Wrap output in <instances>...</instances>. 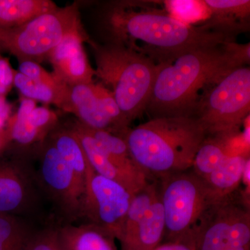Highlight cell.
I'll return each instance as SVG.
<instances>
[{
  "label": "cell",
  "mask_w": 250,
  "mask_h": 250,
  "mask_svg": "<svg viewBox=\"0 0 250 250\" xmlns=\"http://www.w3.org/2000/svg\"><path fill=\"white\" fill-rule=\"evenodd\" d=\"M36 182L30 170L16 163H0V214H29L37 207Z\"/></svg>",
  "instance_id": "11"
},
{
  "label": "cell",
  "mask_w": 250,
  "mask_h": 250,
  "mask_svg": "<svg viewBox=\"0 0 250 250\" xmlns=\"http://www.w3.org/2000/svg\"><path fill=\"white\" fill-rule=\"evenodd\" d=\"M229 156L223 135L207 136L194 158L191 170L202 179L215 170Z\"/></svg>",
  "instance_id": "23"
},
{
  "label": "cell",
  "mask_w": 250,
  "mask_h": 250,
  "mask_svg": "<svg viewBox=\"0 0 250 250\" xmlns=\"http://www.w3.org/2000/svg\"><path fill=\"white\" fill-rule=\"evenodd\" d=\"M165 218L159 193L136 228L121 238V250H154L164 242Z\"/></svg>",
  "instance_id": "18"
},
{
  "label": "cell",
  "mask_w": 250,
  "mask_h": 250,
  "mask_svg": "<svg viewBox=\"0 0 250 250\" xmlns=\"http://www.w3.org/2000/svg\"><path fill=\"white\" fill-rule=\"evenodd\" d=\"M15 71L7 59L0 55V96L5 97L14 85Z\"/></svg>",
  "instance_id": "30"
},
{
  "label": "cell",
  "mask_w": 250,
  "mask_h": 250,
  "mask_svg": "<svg viewBox=\"0 0 250 250\" xmlns=\"http://www.w3.org/2000/svg\"><path fill=\"white\" fill-rule=\"evenodd\" d=\"M14 84L25 98L51 103L58 106L63 90L58 92L47 85L36 83L21 72L15 71Z\"/></svg>",
  "instance_id": "26"
},
{
  "label": "cell",
  "mask_w": 250,
  "mask_h": 250,
  "mask_svg": "<svg viewBox=\"0 0 250 250\" xmlns=\"http://www.w3.org/2000/svg\"><path fill=\"white\" fill-rule=\"evenodd\" d=\"M207 135L191 117L152 118L123 136L136 166L149 181L190 170Z\"/></svg>",
  "instance_id": "3"
},
{
  "label": "cell",
  "mask_w": 250,
  "mask_h": 250,
  "mask_svg": "<svg viewBox=\"0 0 250 250\" xmlns=\"http://www.w3.org/2000/svg\"><path fill=\"white\" fill-rule=\"evenodd\" d=\"M42 142L38 170L33 175L36 185L67 220H78L82 194L75 176L49 137Z\"/></svg>",
  "instance_id": "10"
},
{
  "label": "cell",
  "mask_w": 250,
  "mask_h": 250,
  "mask_svg": "<svg viewBox=\"0 0 250 250\" xmlns=\"http://www.w3.org/2000/svg\"><path fill=\"white\" fill-rule=\"evenodd\" d=\"M93 88L100 108L111 122L116 130V135L123 137L129 129V125L122 114L113 94L102 83L95 84L93 83Z\"/></svg>",
  "instance_id": "25"
},
{
  "label": "cell",
  "mask_w": 250,
  "mask_h": 250,
  "mask_svg": "<svg viewBox=\"0 0 250 250\" xmlns=\"http://www.w3.org/2000/svg\"><path fill=\"white\" fill-rule=\"evenodd\" d=\"M57 229L62 250H118L114 235L90 223H68Z\"/></svg>",
  "instance_id": "17"
},
{
  "label": "cell",
  "mask_w": 250,
  "mask_h": 250,
  "mask_svg": "<svg viewBox=\"0 0 250 250\" xmlns=\"http://www.w3.org/2000/svg\"><path fill=\"white\" fill-rule=\"evenodd\" d=\"M85 40L82 30L72 33L49 55L53 75L67 85L93 83L95 70L90 65L82 45Z\"/></svg>",
  "instance_id": "12"
},
{
  "label": "cell",
  "mask_w": 250,
  "mask_h": 250,
  "mask_svg": "<svg viewBox=\"0 0 250 250\" xmlns=\"http://www.w3.org/2000/svg\"><path fill=\"white\" fill-rule=\"evenodd\" d=\"M10 113H11V106L6 103L4 97L0 96V132L9 120Z\"/></svg>",
  "instance_id": "31"
},
{
  "label": "cell",
  "mask_w": 250,
  "mask_h": 250,
  "mask_svg": "<svg viewBox=\"0 0 250 250\" xmlns=\"http://www.w3.org/2000/svg\"><path fill=\"white\" fill-rule=\"evenodd\" d=\"M109 42L121 44L156 64L190 50L235 41L207 24L193 26L148 1L116 3L106 15Z\"/></svg>",
  "instance_id": "2"
},
{
  "label": "cell",
  "mask_w": 250,
  "mask_h": 250,
  "mask_svg": "<svg viewBox=\"0 0 250 250\" xmlns=\"http://www.w3.org/2000/svg\"><path fill=\"white\" fill-rule=\"evenodd\" d=\"M93 84L67 85L58 107L73 113L78 121L87 127L104 130L116 135L114 126L100 108Z\"/></svg>",
  "instance_id": "15"
},
{
  "label": "cell",
  "mask_w": 250,
  "mask_h": 250,
  "mask_svg": "<svg viewBox=\"0 0 250 250\" xmlns=\"http://www.w3.org/2000/svg\"><path fill=\"white\" fill-rule=\"evenodd\" d=\"M156 182L165 218L164 243H182L194 250L199 228L218 202L191 169Z\"/></svg>",
  "instance_id": "5"
},
{
  "label": "cell",
  "mask_w": 250,
  "mask_h": 250,
  "mask_svg": "<svg viewBox=\"0 0 250 250\" xmlns=\"http://www.w3.org/2000/svg\"><path fill=\"white\" fill-rule=\"evenodd\" d=\"M0 145H1V139H0Z\"/></svg>",
  "instance_id": "33"
},
{
  "label": "cell",
  "mask_w": 250,
  "mask_h": 250,
  "mask_svg": "<svg viewBox=\"0 0 250 250\" xmlns=\"http://www.w3.org/2000/svg\"><path fill=\"white\" fill-rule=\"evenodd\" d=\"M57 116L45 107H37L34 100L24 98L16 114L8 122V137L19 144L45 141L55 128Z\"/></svg>",
  "instance_id": "13"
},
{
  "label": "cell",
  "mask_w": 250,
  "mask_h": 250,
  "mask_svg": "<svg viewBox=\"0 0 250 250\" xmlns=\"http://www.w3.org/2000/svg\"><path fill=\"white\" fill-rule=\"evenodd\" d=\"M209 18L206 24L219 32L235 38L250 29L249 0H206Z\"/></svg>",
  "instance_id": "16"
},
{
  "label": "cell",
  "mask_w": 250,
  "mask_h": 250,
  "mask_svg": "<svg viewBox=\"0 0 250 250\" xmlns=\"http://www.w3.org/2000/svg\"><path fill=\"white\" fill-rule=\"evenodd\" d=\"M82 30L76 4L38 16L19 27L0 29V47L19 61L41 62L67 36Z\"/></svg>",
  "instance_id": "7"
},
{
  "label": "cell",
  "mask_w": 250,
  "mask_h": 250,
  "mask_svg": "<svg viewBox=\"0 0 250 250\" xmlns=\"http://www.w3.org/2000/svg\"><path fill=\"white\" fill-rule=\"evenodd\" d=\"M235 197L208 210L197 231L194 250H250V210Z\"/></svg>",
  "instance_id": "9"
},
{
  "label": "cell",
  "mask_w": 250,
  "mask_h": 250,
  "mask_svg": "<svg viewBox=\"0 0 250 250\" xmlns=\"http://www.w3.org/2000/svg\"><path fill=\"white\" fill-rule=\"evenodd\" d=\"M70 128L76 135L88 164L95 172L116 181L132 194L139 191L149 182L144 176L135 175L115 166L101 144L87 132L84 125L80 122L75 121Z\"/></svg>",
  "instance_id": "14"
},
{
  "label": "cell",
  "mask_w": 250,
  "mask_h": 250,
  "mask_svg": "<svg viewBox=\"0 0 250 250\" xmlns=\"http://www.w3.org/2000/svg\"><path fill=\"white\" fill-rule=\"evenodd\" d=\"M57 9L49 0H0V29L19 27Z\"/></svg>",
  "instance_id": "21"
},
{
  "label": "cell",
  "mask_w": 250,
  "mask_h": 250,
  "mask_svg": "<svg viewBox=\"0 0 250 250\" xmlns=\"http://www.w3.org/2000/svg\"><path fill=\"white\" fill-rule=\"evenodd\" d=\"M95 76L109 87L128 125L146 111L155 79L150 59L116 42L93 45Z\"/></svg>",
  "instance_id": "4"
},
{
  "label": "cell",
  "mask_w": 250,
  "mask_h": 250,
  "mask_svg": "<svg viewBox=\"0 0 250 250\" xmlns=\"http://www.w3.org/2000/svg\"><path fill=\"white\" fill-rule=\"evenodd\" d=\"M84 126L87 132L101 144L115 166L135 175L146 177L131 159L129 148L123 137L104 130L90 129L85 125Z\"/></svg>",
  "instance_id": "22"
},
{
  "label": "cell",
  "mask_w": 250,
  "mask_h": 250,
  "mask_svg": "<svg viewBox=\"0 0 250 250\" xmlns=\"http://www.w3.org/2000/svg\"><path fill=\"white\" fill-rule=\"evenodd\" d=\"M20 63L19 72L36 83L47 85L58 92H62L66 86V84L54 76L53 73H49L37 62H23Z\"/></svg>",
  "instance_id": "28"
},
{
  "label": "cell",
  "mask_w": 250,
  "mask_h": 250,
  "mask_svg": "<svg viewBox=\"0 0 250 250\" xmlns=\"http://www.w3.org/2000/svg\"><path fill=\"white\" fill-rule=\"evenodd\" d=\"M27 250H62L57 236V229L49 228L33 231Z\"/></svg>",
  "instance_id": "29"
},
{
  "label": "cell",
  "mask_w": 250,
  "mask_h": 250,
  "mask_svg": "<svg viewBox=\"0 0 250 250\" xmlns=\"http://www.w3.org/2000/svg\"><path fill=\"white\" fill-rule=\"evenodd\" d=\"M154 250H193L186 245L178 243H162Z\"/></svg>",
  "instance_id": "32"
},
{
  "label": "cell",
  "mask_w": 250,
  "mask_h": 250,
  "mask_svg": "<svg viewBox=\"0 0 250 250\" xmlns=\"http://www.w3.org/2000/svg\"><path fill=\"white\" fill-rule=\"evenodd\" d=\"M250 61V44L235 41L186 51L156 64L146 111L152 118L192 117L206 90Z\"/></svg>",
  "instance_id": "1"
},
{
  "label": "cell",
  "mask_w": 250,
  "mask_h": 250,
  "mask_svg": "<svg viewBox=\"0 0 250 250\" xmlns=\"http://www.w3.org/2000/svg\"><path fill=\"white\" fill-rule=\"evenodd\" d=\"M48 136L72 170L82 196L85 188L88 160L76 135L69 128L54 129Z\"/></svg>",
  "instance_id": "20"
},
{
  "label": "cell",
  "mask_w": 250,
  "mask_h": 250,
  "mask_svg": "<svg viewBox=\"0 0 250 250\" xmlns=\"http://www.w3.org/2000/svg\"><path fill=\"white\" fill-rule=\"evenodd\" d=\"M250 156H228L211 173L202 179L216 202L233 196L241 185L242 177Z\"/></svg>",
  "instance_id": "19"
},
{
  "label": "cell",
  "mask_w": 250,
  "mask_h": 250,
  "mask_svg": "<svg viewBox=\"0 0 250 250\" xmlns=\"http://www.w3.org/2000/svg\"><path fill=\"white\" fill-rule=\"evenodd\" d=\"M166 3L167 11L174 18L190 24V21H197L204 17V14L209 18V13L204 1H170Z\"/></svg>",
  "instance_id": "27"
},
{
  "label": "cell",
  "mask_w": 250,
  "mask_h": 250,
  "mask_svg": "<svg viewBox=\"0 0 250 250\" xmlns=\"http://www.w3.org/2000/svg\"><path fill=\"white\" fill-rule=\"evenodd\" d=\"M32 232L21 217L0 214V250H27Z\"/></svg>",
  "instance_id": "24"
},
{
  "label": "cell",
  "mask_w": 250,
  "mask_h": 250,
  "mask_svg": "<svg viewBox=\"0 0 250 250\" xmlns=\"http://www.w3.org/2000/svg\"><path fill=\"white\" fill-rule=\"evenodd\" d=\"M133 195L122 184L95 172L88 161L78 219L106 229L119 241Z\"/></svg>",
  "instance_id": "8"
},
{
  "label": "cell",
  "mask_w": 250,
  "mask_h": 250,
  "mask_svg": "<svg viewBox=\"0 0 250 250\" xmlns=\"http://www.w3.org/2000/svg\"><path fill=\"white\" fill-rule=\"evenodd\" d=\"M250 111V69H233L202 95L192 118L207 136L226 134L238 129Z\"/></svg>",
  "instance_id": "6"
}]
</instances>
